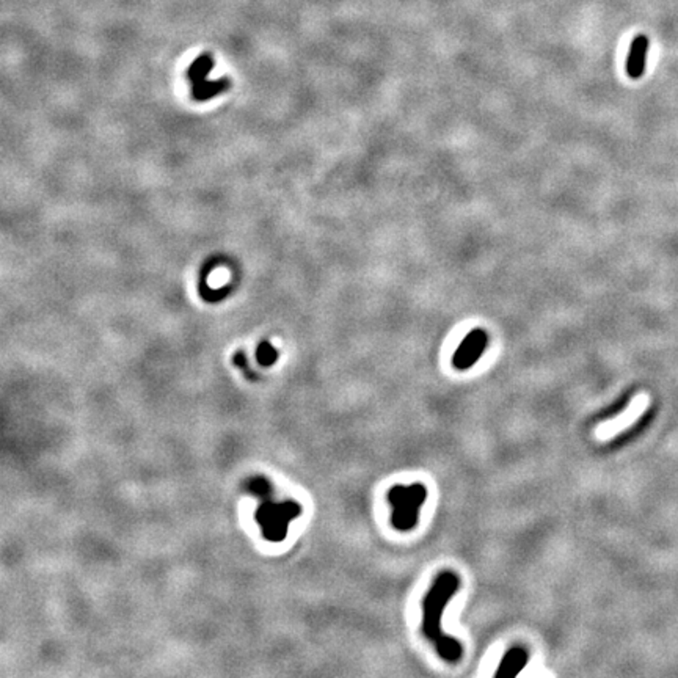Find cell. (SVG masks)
<instances>
[{
	"instance_id": "7a4b0ae2",
	"label": "cell",
	"mask_w": 678,
	"mask_h": 678,
	"mask_svg": "<svg viewBox=\"0 0 678 678\" xmlns=\"http://www.w3.org/2000/svg\"><path fill=\"white\" fill-rule=\"evenodd\" d=\"M427 489L424 484L417 482L410 485H393L388 490V503L393 507L391 526L399 533H410L419 523V512L427 500Z\"/></svg>"
},
{
	"instance_id": "6da1fadb",
	"label": "cell",
	"mask_w": 678,
	"mask_h": 678,
	"mask_svg": "<svg viewBox=\"0 0 678 678\" xmlns=\"http://www.w3.org/2000/svg\"><path fill=\"white\" fill-rule=\"evenodd\" d=\"M460 589V578L457 573L443 570L433 579L431 589L423 598V635L428 642L433 644L441 660L456 664L463 658V645L459 639L446 635L441 628V619L449 600Z\"/></svg>"
},
{
	"instance_id": "277c9868",
	"label": "cell",
	"mask_w": 678,
	"mask_h": 678,
	"mask_svg": "<svg viewBox=\"0 0 678 678\" xmlns=\"http://www.w3.org/2000/svg\"><path fill=\"white\" fill-rule=\"evenodd\" d=\"M489 345V335L482 329L470 331L452 356V366L457 370H466L481 360Z\"/></svg>"
},
{
	"instance_id": "5b68a950",
	"label": "cell",
	"mask_w": 678,
	"mask_h": 678,
	"mask_svg": "<svg viewBox=\"0 0 678 678\" xmlns=\"http://www.w3.org/2000/svg\"><path fill=\"white\" fill-rule=\"evenodd\" d=\"M529 663V651L523 645H514L501 658L495 677L496 678H512L523 672V669Z\"/></svg>"
},
{
	"instance_id": "8992f818",
	"label": "cell",
	"mask_w": 678,
	"mask_h": 678,
	"mask_svg": "<svg viewBox=\"0 0 678 678\" xmlns=\"http://www.w3.org/2000/svg\"><path fill=\"white\" fill-rule=\"evenodd\" d=\"M649 40L645 35H639L631 43L628 59H626V74L631 79H641L645 73V60H647Z\"/></svg>"
},
{
	"instance_id": "3957f363",
	"label": "cell",
	"mask_w": 678,
	"mask_h": 678,
	"mask_svg": "<svg viewBox=\"0 0 678 678\" xmlns=\"http://www.w3.org/2000/svg\"><path fill=\"white\" fill-rule=\"evenodd\" d=\"M214 62L210 60L209 55L198 57L194 62V65L189 69V78L194 84V98L196 101H206L212 96L226 92L229 87V82L226 79L219 82H208L206 74L212 69Z\"/></svg>"
}]
</instances>
